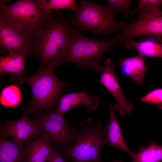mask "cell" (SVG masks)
Listing matches in <instances>:
<instances>
[{"instance_id":"6da1fadb","label":"cell","mask_w":162,"mask_h":162,"mask_svg":"<svg viewBox=\"0 0 162 162\" xmlns=\"http://www.w3.org/2000/svg\"><path fill=\"white\" fill-rule=\"evenodd\" d=\"M70 21L61 17L52 18L33 37V53L36 54L41 66L56 68L62 64L72 27Z\"/></svg>"},{"instance_id":"7a4b0ae2","label":"cell","mask_w":162,"mask_h":162,"mask_svg":"<svg viewBox=\"0 0 162 162\" xmlns=\"http://www.w3.org/2000/svg\"><path fill=\"white\" fill-rule=\"evenodd\" d=\"M56 68L52 65L41 66L36 73L24 76L19 82L20 85L28 84L32 94V100L23 110V114L28 116L33 113L37 115L43 110H54L63 89L68 84L56 77L54 73Z\"/></svg>"},{"instance_id":"3957f363","label":"cell","mask_w":162,"mask_h":162,"mask_svg":"<svg viewBox=\"0 0 162 162\" xmlns=\"http://www.w3.org/2000/svg\"><path fill=\"white\" fill-rule=\"evenodd\" d=\"M119 43L118 34L110 39L96 40L84 36L73 26L62 64L73 63L82 68H88L101 73L104 68L101 63L102 56Z\"/></svg>"},{"instance_id":"277c9868","label":"cell","mask_w":162,"mask_h":162,"mask_svg":"<svg viewBox=\"0 0 162 162\" xmlns=\"http://www.w3.org/2000/svg\"><path fill=\"white\" fill-rule=\"evenodd\" d=\"M118 13H121L119 10L109 5L82 0L70 22L80 30L90 31L94 36L102 34L107 37L114 32H121L126 23L115 20V15Z\"/></svg>"},{"instance_id":"5b68a950","label":"cell","mask_w":162,"mask_h":162,"mask_svg":"<svg viewBox=\"0 0 162 162\" xmlns=\"http://www.w3.org/2000/svg\"><path fill=\"white\" fill-rule=\"evenodd\" d=\"M81 128L79 132L76 143L64 153L66 158L73 162H101L100 153L101 148L106 144L109 126L104 127L99 122H95L91 118L81 122Z\"/></svg>"},{"instance_id":"8992f818","label":"cell","mask_w":162,"mask_h":162,"mask_svg":"<svg viewBox=\"0 0 162 162\" xmlns=\"http://www.w3.org/2000/svg\"><path fill=\"white\" fill-rule=\"evenodd\" d=\"M7 2L0 0V18L28 31L33 37L53 18L42 10L38 0H18L8 5Z\"/></svg>"},{"instance_id":"52a82bcc","label":"cell","mask_w":162,"mask_h":162,"mask_svg":"<svg viewBox=\"0 0 162 162\" xmlns=\"http://www.w3.org/2000/svg\"><path fill=\"white\" fill-rule=\"evenodd\" d=\"M36 119L40 128V137L54 144L61 154L76 141L78 132L71 128L63 116L53 110L44 114H37Z\"/></svg>"},{"instance_id":"ba28073f","label":"cell","mask_w":162,"mask_h":162,"mask_svg":"<svg viewBox=\"0 0 162 162\" xmlns=\"http://www.w3.org/2000/svg\"><path fill=\"white\" fill-rule=\"evenodd\" d=\"M118 34L120 43L134 37L154 35L162 36V10L160 6H151L140 11L138 19L126 23Z\"/></svg>"},{"instance_id":"9c48e42d","label":"cell","mask_w":162,"mask_h":162,"mask_svg":"<svg viewBox=\"0 0 162 162\" xmlns=\"http://www.w3.org/2000/svg\"><path fill=\"white\" fill-rule=\"evenodd\" d=\"M33 36L28 31L0 18V46L9 53H33Z\"/></svg>"},{"instance_id":"30bf717a","label":"cell","mask_w":162,"mask_h":162,"mask_svg":"<svg viewBox=\"0 0 162 162\" xmlns=\"http://www.w3.org/2000/svg\"><path fill=\"white\" fill-rule=\"evenodd\" d=\"M40 134V125L37 121L35 119L31 121L23 113L19 119L8 120L0 128L1 136L10 137L14 142L20 145L28 144Z\"/></svg>"},{"instance_id":"8fae6325","label":"cell","mask_w":162,"mask_h":162,"mask_svg":"<svg viewBox=\"0 0 162 162\" xmlns=\"http://www.w3.org/2000/svg\"><path fill=\"white\" fill-rule=\"evenodd\" d=\"M104 68L98 82L103 85L115 98L117 103L113 108L122 115H128L133 110L134 106L129 103L124 95L114 71L115 65L109 59L104 61Z\"/></svg>"},{"instance_id":"7c38bea8","label":"cell","mask_w":162,"mask_h":162,"mask_svg":"<svg viewBox=\"0 0 162 162\" xmlns=\"http://www.w3.org/2000/svg\"><path fill=\"white\" fill-rule=\"evenodd\" d=\"M99 100L94 95H88L85 90L63 95L59 100L56 111L64 115L67 111L78 106H84L88 112L96 110Z\"/></svg>"},{"instance_id":"4fadbf2b","label":"cell","mask_w":162,"mask_h":162,"mask_svg":"<svg viewBox=\"0 0 162 162\" xmlns=\"http://www.w3.org/2000/svg\"><path fill=\"white\" fill-rule=\"evenodd\" d=\"M28 54L26 52L9 53L0 57V74L3 76L7 73L18 84L24 77L26 70L25 61Z\"/></svg>"},{"instance_id":"5bb4252c","label":"cell","mask_w":162,"mask_h":162,"mask_svg":"<svg viewBox=\"0 0 162 162\" xmlns=\"http://www.w3.org/2000/svg\"><path fill=\"white\" fill-rule=\"evenodd\" d=\"M119 61L122 75L130 77L137 86L143 82L144 76L148 70L142 55L138 53L135 56L120 58Z\"/></svg>"},{"instance_id":"9a60e30c","label":"cell","mask_w":162,"mask_h":162,"mask_svg":"<svg viewBox=\"0 0 162 162\" xmlns=\"http://www.w3.org/2000/svg\"><path fill=\"white\" fill-rule=\"evenodd\" d=\"M0 162H28L26 146L1 136Z\"/></svg>"},{"instance_id":"2e32d148","label":"cell","mask_w":162,"mask_h":162,"mask_svg":"<svg viewBox=\"0 0 162 162\" xmlns=\"http://www.w3.org/2000/svg\"><path fill=\"white\" fill-rule=\"evenodd\" d=\"M114 105L108 104L110 112V123L109 124L106 144L121 149L133 158L136 154L131 151L126 144L113 110Z\"/></svg>"},{"instance_id":"e0dca14e","label":"cell","mask_w":162,"mask_h":162,"mask_svg":"<svg viewBox=\"0 0 162 162\" xmlns=\"http://www.w3.org/2000/svg\"><path fill=\"white\" fill-rule=\"evenodd\" d=\"M28 162H46L56 150L51 143L40 137L26 146Z\"/></svg>"},{"instance_id":"ac0fdd59","label":"cell","mask_w":162,"mask_h":162,"mask_svg":"<svg viewBox=\"0 0 162 162\" xmlns=\"http://www.w3.org/2000/svg\"><path fill=\"white\" fill-rule=\"evenodd\" d=\"M157 37L161 43L152 41H138L129 39L124 41V46L128 49L136 50L143 56L162 58V36Z\"/></svg>"},{"instance_id":"d6986e66","label":"cell","mask_w":162,"mask_h":162,"mask_svg":"<svg viewBox=\"0 0 162 162\" xmlns=\"http://www.w3.org/2000/svg\"><path fill=\"white\" fill-rule=\"evenodd\" d=\"M132 162H160L162 161V146L152 143L141 146L133 158Z\"/></svg>"},{"instance_id":"ffe728a7","label":"cell","mask_w":162,"mask_h":162,"mask_svg":"<svg viewBox=\"0 0 162 162\" xmlns=\"http://www.w3.org/2000/svg\"><path fill=\"white\" fill-rule=\"evenodd\" d=\"M22 100L20 88L14 85L4 87L0 94V103L2 106L14 107L18 106Z\"/></svg>"},{"instance_id":"44dd1931","label":"cell","mask_w":162,"mask_h":162,"mask_svg":"<svg viewBox=\"0 0 162 162\" xmlns=\"http://www.w3.org/2000/svg\"><path fill=\"white\" fill-rule=\"evenodd\" d=\"M38 1L42 10L48 14H50L53 10L64 9H70L75 13L78 8L75 0H38Z\"/></svg>"},{"instance_id":"7402d4cb","label":"cell","mask_w":162,"mask_h":162,"mask_svg":"<svg viewBox=\"0 0 162 162\" xmlns=\"http://www.w3.org/2000/svg\"><path fill=\"white\" fill-rule=\"evenodd\" d=\"M142 102L156 104L162 110V88H157L149 91L140 99Z\"/></svg>"},{"instance_id":"603a6c76","label":"cell","mask_w":162,"mask_h":162,"mask_svg":"<svg viewBox=\"0 0 162 162\" xmlns=\"http://www.w3.org/2000/svg\"><path fill=\"white\" fill-rule=\"evenodd\" d=\"M109 5L118 10L125 16H128L132 14L129 6L131 1L130 0H107Z\"/></svg>"},{"instance_id":"cb8c5ba5","label":"cell","mask_w":162,"mask_h":162,"mask_svg":"<svg viewBox=\"0 0 162 162\" xmlns=\"http://www.w3.org/2000/svg\"><path fill=\"white\" fill-rule=\"evenodd\" d=\"M162 4V0H140L135 9L132 10V14L140 11L148 7L154 6H160Z\"/></svg>"},{"instance_id":"d4e9b609","label":"cell","mask_w":162,"mask_h":162,"mask_svg":"<svg viewBox=\"0 0 162 162\" xmlns=\"http://www.w3.org/2000/svg\"><path fill=\"white\" fill-rule=\"evenodd\" d=\"M47 162H68L65 159L62 158L61 155L57 151L51 156Z\"/></svg>"},{"instance_id":"484cf974","label":"cell","mask_w":162,"mask_h":162,"mask_svg":"<svg viewBox=\"0 0 162 162\" xmlns=\"http://www.w3.org/2000/svg\"><path fill=\"white\" fill-rule=\"evenodd\" d=\"M116 162H123V161H121V160H116Z\"/></svg>"},{"instance_id":"4316f807","label":"cell","mask_w":162,"mask_h":162,"mask_svg":"<svg viewBox=\"0 0 162 162\" xmlns=\"http://www.w3.org/2000/svg\"><path fill=\"white\" fill-rule=\"evenodd\" d=\"M113 162H116V160H114Z\"/></svg>"}]
</instances>
